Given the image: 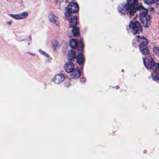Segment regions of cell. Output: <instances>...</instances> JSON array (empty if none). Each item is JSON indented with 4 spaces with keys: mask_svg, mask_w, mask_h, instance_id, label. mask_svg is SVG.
Masks as SVG:
<instances>
[{
    "mask_svg": "<svg viewBox=\"0 0 159 159\" xmlns=\"http://www.w3.org/2000/svg\"><path fill=\"white\" fill-rule=\"evenodd\" d=\"M9 15L15 20H20L25 19L28 15L27 12H23V13L17 14H9Z\"/></svg>",
    "mask_w": 159,
    "mask_h": 159,
    "instance_id": "cell-6",
    "label": "cell"
},
{
    "mask_svg": "<svg viewBox=\"0 0 159 159\" xmlns=\"http://www.w3.org/2000/svg\"><path fill=\"white\" fill-rule=\"evenodd\" d=\"M153 69V70L156 72V73L159 74V64L155 63Z\"/></svg>",
    "mask_w": 159,
    "mask_h": 159,
    "instance_id": "cell-17",
    "label": "cell"
},
{
    "mask_svg": "<svg viewBox=\"0 0 159 159\" xmlns=\"http://www.w3.org/2000/svg\"><path fill=\"white\" fill-rule=\"evenodd\" d=\"M156 0H144L145 3L148 4H152L154 3H155Z\"/></svg>",
    "mask_w": 159,
    "mask_h": 159,
    "instance_id": "cell-18",
    "label": "cell"
},
{
    "mask_svg": "<svg viewBox=\"0 0 159 159\" xmlns=\"http://www.w3.org/2000/svg\"><path fill=\"white\" fill-rule=\"evenodd\" d=\"M133 4L134 9V10L135 11L138 10H139L140 9L139 4V3H138L137 0H134V2L133 3Z\"/></svg>",
    "mask_w": 159,
    "mask_h": 159,
    "instance_id": "cell-16",
    "label": "cell"
},
{
    "mask_svg": "<svg viewBox=\"0 0 159 159\" xmlns=\"http://www.w3.org/2000/svg\"><path fill=\"white\" fill-rule=\"evenodd\" d=\"M64 68L65 70L67 73H70L74 71V64L72 62H69L66 63Z\"/></svg>",
    "mask_w": 159,
    "mask_h": 159,
    "instance_id": "cell-7",
    "label": "cell"
},
{
    "mask_svg": "<svg viewBox=\"0 0 159 159\" xmlns=\"http://www.w3.org/2000/svg\"><path fill=\"white\" fill-rule=\"evenodd\" d=\"M69 44H70V46L71 48L72 49H75L77 47L78 43H77L76 40H75V39H71L70 41Z\"/></svg>",
    "mask_w": 159,
    "mask_h": 159,
    "instance_id": "cell-13",
    "label": "cell"
},
{
    "mask_svg": "<svg viewBox=\"0 0 159 159\" xmlns=\"http://www.w3.org/2000/svg\"><path fill=\"white\" fill-rule=\"evenodd\" d=\"M84 57L83 54H80L77 55L76 57L77 62L80 65L83 64L84 62Z\"/></svg>",
    "mask_w": 159,
    "mask_h": 159,
    "instance_id": "cell-11",
    "label": "cell"
},
{
    "mask_svg": "<svg viewBox=\"0 0 159 159\" xmlns=\"http://www.w3.org/2000/svg\"><path fill=\"white\" fill-rule=\"evenodd\" d=\"M64 78H65L64 75L63 74H58L54 76L53 81L55 84H60L64 81Z\"/></svg>",
    "mask_w": 159,
    "mask_h": 159,
    "instance_id": "cell-8",
    "label": "cell"
},
{
    "mask_svg": "<svg viewBox=\"0 0 159 159\" xmlns=\"http://www.w3.org/2000/svg\"><path fill=\"white\" fill-rule=\"evenodd\" d=\"M140 20L142 25L146 28H148L150 25L151 18L150 16L148 14V11L146 9L142 10L140 12Z\"/></svg>",
    "mask_w": 159,
    "mask_h": 159,
    "instance_id": "cell-1",
    "label": "cell"
},
{
    "mask_svg": "<svg viewBox=\"0 0 159 159\" xmlns=\"http://www.w3.org/2000/svg\"><path fill=\"white\" fill-rule=\"evenodd\" d=\"M141 42L140 43L139 48L141 52L144 55L149 54L150 52L148 48V41L146 39L143 37H141Z\"/></svg>",
    "mask_w": 159,
    "mask_h": 159,
    "instance_id": "cell-2",
    "label": "cell"
},
{
    "mask_svg": "<svg viewBox=\"0 0 159 159\" xmlns=\"http://www.w3.org/2000/svg\"><path fill=\"white\" fill-rule=\"evenodd\" d=\"M49 19L52 23L56 24L58 23V18L53 14H50L49 15Z\"/></svg>",
    "mask_w": 159,
    "mask_h": 159,
    "instance_id": "cell-12",
    "label": "cell"
},
{
    "mask_svg": "<svg viewBox=\"0 0 159 159\" xmlns=\"http://www.w3.org/2000/svg\"><path fill=\"white\" fill-rule=\"evenodd\" d=\"M129 28L133 34L135 35L137 33L142 31V27L138 22H132L129 24Z\"/></svg>",
    "mask_w": 159,
    "mask_h": 159,
    "instance_id": "cell-3",
    "label": "cell"
},
{
    "mask_svg": "<svg viewBox=\"0 0 159 159\" xmlns=\"http://www.w3.org/2000/svg\"><path fill=\"white\" fill-rule=\"evenodd\" d=\"M153 52H154V53L155 54H157V55H159V48H158V47H155L153 48Z\"/></svg>",
    "mask_w": 159,
    "mask_h": 159,
    "instance_id": "cell-19",
    "label": "cell"
},
{
    "mask_svg": "<svg viewBox=\"0 0 159 159\" xmlns=\"http://www.w3.org/2000/svg\"><path fill=\"white\" fill-rule=\"evenodd\" d=\"M77 22H78L77 18L76 16H74L70 21V25L72 26L75 27L77 24Z\"/></svg>",
    "mask_w": 159,
    "mask_h": 159,
    "instance_id": "cell-15",
    "label": "cell"
},
{
    "mask_svg": "<svg viewBox=\"0 0 159 159\" xmlns=\"http://www.w3.org/2000/svg\"><path fill=\"white\" fill-rule=\"evenodd\" d=\"M81 72L79 69L76 68V69L74 70V71L72 72V74L70 75L71 78L74 79H77L79 78L81 76Z\"/></svg>",
    "mask_w": 159,
    "mask_h": 159,
    "instance_id": "cell-9",
    "label": "cell"
},
{
    "mask_svg": "<svg viewBox=\"0 0 159 159\" xmlns=\"http://www.w3.org/2000/svg\"><path fill=\"white\" fill-rule=\"evenodd\" d=\"M68 60L69 61H72L76 58V53L74 50H70L68 52Z\"/></svg>",
    "mask_w": 159,
    "mask_h": 159,
    "instance_id": "cell-10",
    "label": "cell"
},
{
    "mask_svg": "<svg viewBox=\"0 0 159 159\" xmlns=\"http://www.w3.org/2000/svg\"><path fill=\"white\" fill-rule=\"evenodd\" d=\"M68 9L71 13L75 14L79 11V7L77 3L74 2H72L69 3L68 6Z\"/></svg>",
    "mask_w": 159,
    "mask_h": 159,
    "instance_id": "cell-5",
    "label": "cell"
},
{
    "mask_svg": "<svg viewBox=\"0 0 159 159\" xmlns=\"http://www.w3.org/2000/svg\"><path fill=\"white\" fill-rule=\"evenodd\" d=\"M73 34L74 36H78L80 34L79 29L76 27H74L73 29Z\"/></svg>",
    "mask_w": 159,
    "mask_h": 159,
    "instance_id": "cell-14",
    "label": "cell"
},
{
    "mask_svg": "<svg viewBox=\"0 0 159 159\" xmlns=\"http://www.w3.org/2000/svg\"><path fill=\"white\" fill-rule=\"evenodd\" d=\"M144 63L145 67L148 69L153 68L155 63L153 59L152 58L149 57H145L144 59Z\"/></svg>",
    "mask_w": 159,
    "mask_h": 159,
    "instance_id": "cell-4",
    "label": "cell"
}]
</instances>
